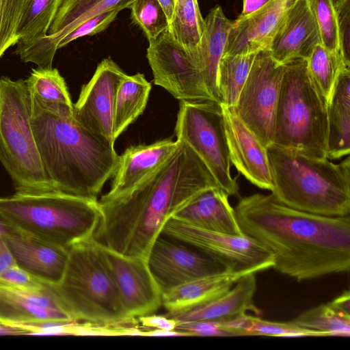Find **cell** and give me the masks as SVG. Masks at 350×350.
Returning <instances> with one entry per match:
<instances>
[{"instance_id":"6da1fadb","label":"cell","mask_w":350,"mask_h":350,"mask_svg":"<svg viewBox=\"0 0 350 350\" xmlns=\"http://www.w3.org/2000/svg\"><path fill=\"white\" fill-rule=\"evenodd\" d=\"M217 187L202 159L178 140L172 155L131 191L98 201L101 218L94 238L120 254L147 260L167 221L202 191Z\"/></svg>"},{"instance_id":"7a4b0ae2","label":"cell","mask_w":350,"mask_h":350,"mask_svg":"<svg viewBox=\"0 0 350 350\" xmlns=\"http://www.w3.org/2000/svg\"><path fill=\"white\" fill-rule=\"evenodd\" d=\"M234 209L243 233L271 252L277 271L298 282L349 271V215L304 212L272 193L239 198Z\"/></svg>"},{"instance_id":"3957f363","label":"cell","mask_w":350,"mask_h":350,"mask_svg":"<svg viewBox=\"0 0 350 350\" xmlns=\"http://www.w3.org/2000/svg\"><path fill=\"white\" fill-rule=\"evenodd\" d=\"M31 129L54 191L97 201L120 161L114 144L81 127L72 116L46 110L31 96Z\"/></svg>"},{"instance_id":"277c9868","label":"cell","mask_w":350,"mask_h":350,"mask_svg":"<svg viewBox=\"0 0 350 350\" xmlns=\"http://www.w3.org/2000/svg\"><path fill=\"white\" fill-rule=\"evenodd\" d=\"M273 196L304 212L329 217L350 213V157L340 163L293 149L267 147Z\"/></svg>"},{"instance_id":"5b68a950","label":"cell","mask_w":350,"mask_h":350,"mask_svg":"<svg viewBox=\"0 0 350 350\" xmlns=\"http://www.w3.org/2000/svg\"><path fill=\"white\" fill-rule=\"evenodd\" d=\"M0 213L15 228L66 249L94 238L101 218L98 200L57 191L0 198Z\"/></svg>"},{"instance_id":"8992f818","label":"cell","mask_w":350,"mask_h":350,"mask_svg":"<svg viewBox=\"0 0 350 350\" xmlns=\"http://www.w3.org/2000/svg\"><path fill=\"white\" fill-rule=\"evenodd\" d=\"M61 308L72 320L119 322L126 315L100 243L94 238L68 249L61 280L51 285Z\"/></svg>"},{"instance_id":"52a82bcc","label":"cell","mask_w":350,"mask_h":350,"mask_svg":"<svg viewBox=\"0 0 350 350\" xmlns=\"http://www.w3.org/2000/svg\"><path fill=\"white\" fill-rule=\"evenodd\" d=\"M283 65L273 144L310 157L327 158V101L309 74L306 59Z\"/></svg>"},{"instance_id":"ba28073f","label":"cell","mask_w":350,"mask_h":350,"mask_svg":"<svg viewBox=\"0 0 350 350\" xmlns=\"http://www.w3.org/2000/svg\"><path fill=\"white\" fill-rule=\"evenodd\" d=\"M25 80L0 78V162L16 192L54 191L44 170L31 126Z\"/></svg>"},{"instance_id":"9c48e42d","label":"cell","mask_w":350,"mask_h":350,"mask_svg":"<svg viewBox=\"0 0 350 350\" xmlns=\"http://www.w3.org/2000/svg\"><path fill=\"white\" fill-rule=\"evenodd\" d=\"M176 139L187 143L206 165L229 196L239 197L230 173L231 161L222 106L215 101H180L174 129Z\"/></svg>"},{"instance_id":"30bf717a","label":"cell","mask_w":350,"mask_h":350,"mask_svg":"<svg viewBox=\"0 0 350 350\" xmlns=\"http://www.w3.org/2000/svg\"><path fill=\"white\" fill-rule=\"evenodd\" d=\"M161 233L206 253L232 271L256 273L274 265L271 252L245 234L232 236L204 230L175 217L167 221Z\"/></svg>"},{"instance_id":"8fae6325","label":"cell","mask_w":350,"mask_h":350,"mask_svg":"<svg viewBox=\"0 0 350 350\" xmlns=\"http://www.w3.org/2000/svg\"><path fill=\"white\" fill-rule=\"evenodd\" d=\"M283 68L267 49L257 53L233 107L239 118L267 148L273 144Z\"/></svg>"},{"instance_id":"7c38bea8","label":"cell","mask_w":350,"mask_h":350,"mask_svg":"<svg viewBox=\"0 0 350 350\" xmlns=\"http://www.w3.org/2000/svg\"><path fill=\"white\" fill-rule=\"evenodd\" d=\"M146 57L154 84L179 101H215L206 88L196 53L188 52L175 41L168 28L149 42Z\"/></svg>"},{"instance_id":"4fadbf2b","label":"cell","mask_w":350,"mask_h":350,"mask_svg":"<svg viewBox=\"0 0 350 350\" xmlns=\"http://www.w3.org/2000/svg\"><path fill=\"white\" fill-rule=\"evenodd\" d=\"M147 263L162 293L227 270L206 253L162 233L152 244Z\"/></svg>"},{"instance_id":"5bb4252c","label":"cell","mask_w":350,"mask_h":350,"mask_svg":"<svg viewBox=\"0 0 350 350\" xmlns=\"http://www.w3.org/2000/svg\"><path fill=\"white\" fill-rule=\"evenodd\" d=\"M126 75L110 57L103 59L73 104L72 116L79 125L113 144L116 98Z\"/></svg>"},{"instance_id":"9a60e30c","label":"cell","mask_w":350,"mask_h":350,"mask_svg":"<svg viewBox=\"0 0 350 350\" xmlns=\"http://www.w3.org/2000/svg\"><path fill=\"white\" fill-rule=\"evenodd\" d=\"M135 0H64L46 36L28 44L18 45L15 53L25 63L52 68L59 42L86 19L114 9L129 8Z\"/></svg>"},{"instance_id":"2e32d148","label":"cell","mask_w":350,"mask_h":350,"mask_svg":"<svg viewBox=\"0 0 350 350\" xmlns=\"http://www.w3.org/2000/svg\"><path fill=\"white\" fill-rule=\"evenodd\" d=\"M101 245L126 315L138 318L157 311L162 306V292L147 260L127 257Z\"/></svg>"},{"instance_id":"e0dca14e","label":"cell","mask_w":350,"mask_h":350,"mask_svg":"<svg viewBox=\"0 0 350 350\" xmlns=\"http://www.w3.org/2000/svg\"><path fill=\"white\" fill-rule=\"evenodd\" d=\"M295 0H270L232 22L223 55L257 53L268 49Z\"/></svg>"},{"instance_id":"ac0fdd59","label":"cell","mask_w":350,"mask_h":350,"mask_svg":"<svg viewBox=\"0 0 350 350\" xmlns=\"http://www.w3.org/2000/svg\"><path fill=\"white\" fill-rule=\"evenodd\" d=\"M222 109L231 163L253 185L271 191L267 148L239 118L233 107L222 106Z\"/></svg>"},{"instance_id":"d6986e66","label":"cell","mask_w":350,"mask_h":350,"mask_svg":"<svg viewBox=\"0 0 350 350\" xmlns=\"http://www.w3.org/2000/svg\"><path fill=\"white\" fill-rule=\"evenodd\" d=\"M3 237L18 267L44 283L59 282L66 266L68 249L14 226Z\"/></svg>"},{"instance_id":"ffe728a7","label":"cell","mask_w":350,"mask_h":350,"mask_svg":"<svg viewBox=\"0 0 350 350\" xmlns=\"http://www.w3.org/2000/svg\"><path fill=\"white\" fill-rule=\"evenodd\" d=\"M321 44L319 27L307 0H295L267 49L279 64L308 59Z\"/></svg>"},{"instance_id":"44dd1931","label":"cell","mask_w":350,"mask_h":350,"mask_svg":"<svg viewBox=\"0 0 350 350\" xmlns=\"http://www.w3.org/2000/svg\"><path fill=\"white\" fill-rule=\"evenodd\" d=\"M45 320H72L51 284L31 289L0 283V323L19 326Z\"/></svg>"},{"instance_id":"7402d4cb","label":"cell","mask_w":350,"mask_h":350,"mask_svg":"<svg viewBox=\"0 0 350 350\" xmlns=\"http://www.w3.org/2000/svg\"><path fill=\"white\" fill-rule=\"evenodd\" d=\"M178 140L161 139L150 144L128 147L120 155L109 191L101 197L107 200L120 197L155 172L175 151Z\"/></svg>"},{"instance_id":"603a6c76","label":"cell","mask_w":350,"mask_h":350,"mask_svg":"<svg viewBox=\"0 0 350 350\" xmlns=\"http://www.w3.org/2000/svg\"><path fill=\"white\" fill-rule=\"evenodd\" d=\"M228 197L220 187L206 189L173 217L204 230L243 235Z\"/></svg>"},{"instance_id":"cb8c5ba5","label":"cell","mask_w":350,"mask_h":350,"mask_svg":"<svg viewBox=\"0 0 350 350\" xmlns=\"http://www.w3.org/2000/svg\"><path fill=\"white\" fill-rule=\"evenodd\" d=\"M257 284L255 273L240 278L224 294L183 312L168 317L177 323L203 320H221L251 311L256 315L261 310L255 305L254 297Z\"/></svg>"},{"instance_id":"d4e9b609","label":"cell","mask_w":350,"mask_h":350,"mask_svg":"<svg viewBox=\"0 0 350 350\" xmlns=\"http://www.w3.org/2000/svg\"><path fill=\"white\" fill-rule=\"evenodd\" d=\"M241 271H224L198 278L162 293V306L170 317L211 301L229 291L242 276Z\"/></svg>"},{"instance_id":"484cf974","label":"cell","mask_w":350,"mask_h":350,"mask_svg":"<svg viewBox=\"0 0 350 350\" xmlns=\"http://www.w3.org/2000/svg\"><path fill=\"white\" fill-rule=\"evenodd\" d=\"M220 6L212 9L204 18V29L197 51L198 64L206 88L213 100L219 103L217 72L232 25Z\"/></svg>"},{"instance_id":"4316f807","label":"cell","mask_w":350,"mask_h":350,"mask_svg":"<svg viewBox=\"0 0 350 350\" xmlns=\"http://www.w3.org/2000/svg\"><path fill=\"white\" fill-rule=\"evenodd\" d=\"M327 158L337 159L350 151V68L340 72L327 103Z\"/></svg>"},{"instance_id":"83f0119b","label":"cell","mask_w":350,"mask_h":350,"mask_svg":"<svg viewBox=\"0 0 350 350\" xmlns=\"http://www.w3.org/2000/svg\"><path fill=\"white\" fill-rule=\"evenodd\" d=\"M25 81L31 97L41 107L59 115L72 116L73 104L57 68L32 69Z\"/></svg>"},{"instance_id":"f1b7e54d","label":"cell","mask_w":350,"mask_h":350,"mask_svg":"<svg viewBox=\"0 0 350 350\" xmlns=\"http://www.w3.org/2000/svg\"><path fill=\"white\" fill-rule=\"evenodd\" d=\"M151 84L142 73L126 75L118 88L115 104L113 139H116L144 112Z\"/></svg>"},{"instance_id":"f546056e","label":"cell","mask_w":350,"mask_h":350,"mask_svg":"<svg viewBox=\"0 0 350 350\" xmlns=\"http://www.w3.org/2000/svg\"><path fill=\"white\" fill-rule=\"evenodd\" d=\"M168 29L180 45L189 53H197L204 29V19L198 0H175Z\"/></svg>"},{"instance_id":"4dcf8cb0","label":"cell","mask_w":350,"mask_h":350,"mask_svg":"<svg viewBox=\"0 0 350 350\" xmlns=\"http://www.w3.org/2000/svg\"><path fill=\"white\" fill-rule=\"evenodd\" d=\"M256 55L222 56L219 64L217 81L219 101L222 106H235Z\"/></svg>"},{"instance_id":"1f68e13d","label":"cell","mask_w":350,"mask_h":350,"mask_svg":"<svg viewBox=\"0 0 350 350\" xmlns=\"http://www.w3.org/2000/svg\"><path fill=\"white\" fill-rule=\"evenodd\" d=\"M64 0H29L20 22L16 45L32 43L46 36Z\"/></svg>"},{"instance_id":"d6a6232c","label":"cell","mask_w":350,"mask_h":350,"mask_svg":"<svg viewBox=\"0 0 350 350\" xmlns=\"http://www.w3.org/2000/svg\"><path fill=\"white\" fill-rule=\"evenodd\" d=\"M294 325L327 336H349L350 316L334 309L329 303L312 308L291 321Z\"/></svg>"},{"instance_id":"836d02e7","label":"cell","mask_w":350,"mask_h":350,"mask_svg":"<svg viewBox=\"0 0 350 350\" xmlns=\"http://www.w3.org/2000/svg\"><path fill=\"white\" fill-rule=\"evenodd\" d=\"M306 61L312 81L327 103L340 72L349 67L340 53L330 52L321 44L314 47Z\"/></svg>"},{"instance_id":"e575fe53","label":"cell","mask_w":350,"mask_h":350,"mask_svg":"<svg viewBox=\"0 0 350 350\" xmlns=\"http://www.w3.org/2000/svg\"><path fill=\"white\" fill-rule=\"evenodd\" d=\"M129 8L131 19L142 29L148 42L169 27L167 16L157 0H135Z\"/></svg>"},{"instance_id":"d590c367","label":"cell","mask_w":350,"mask_h":350,"mask_svg":"<svg viewBox=\"0 0 350 350\" xmlns=\"http://www.w3.org/2000/svg\"><path fill=\"white\" fill-rule=\"evenodd\" d=\"M307 1L319 27L321 44L330 52L341 54L333 0Z\"/></svg>"},{"instance_id":"8d00e7d4","label":"cell","mask_w":350,"mask_h":350,"mask_svg":"<svg viewBox=\"0 0 350 350\" xmlns=\"http://www.w3.org/2000/svg\"><path fill=\"white\" fill-rule=\"evenodd\" d=\"M29 0H0V58L18 42L17 31Z\"/></svg>"},{"instance_id":"74e56055","label":"cell","mask_w":350,"mask_h":350,"mask_svg":"<svg viewBox=\"0 0 350 350\" xmlns=\"http://www.w3.org/2000/svg\"><path fill=\"white\" fill-rule=\"evenodd\" d=\"M249 336H272L280 337L324 336L320 332L299 327L291 321L273 322L250 317Z\"/></svg>"},{"instance_id":"f35d334b","label":"cell","mask_w":350,"mask_h":350,"mask_svg":"<svg viewBox=\"0 0 350 350\" xmlns=\"http://www.w3.org/2000/svg\"><path fill=\"white\" fill-rule=\"evenodd\" d=\"M121 10L120 9L111 10L86 19L62 39L57 49L79 38L92 36L104 31L113 23Z\"/></svg>"},{"instance_id":"ab89813d","label":"cell","mask_w":350,"mask_h":350,"mask_svg":"<svg viewBox=\"0 0 350 350\" xmlns=\"http://www.w3.org/2000/svg\"><path fill=\"white\" fill-rule=\"evenodd\" d=\"M340 51L345 64L350 68V0H333Z\"/></svg>"},{"instance_id":"60d3db41","label":"cell","mask_w":350,"mask_h":350,"mask_svg":"<svg viewBox=\"0 0 350 350\" xmlns=\"http://www.w3.org/2000/svg\"><path fill=\"white\" fill-rule=\"evenodd\" d=\"M176 329L189 333L191 336H235L222 327L218 320H203L177 323Z\"/></svg>"},{"instance_id":"b9f144b4","label":"cell","mask_w":350,"mask_h":350,"mask_svg":"<svg viewBox=\"0 0 350 350\" xmlns=\"http://www.w3.org/2000/svg\"><path fill=\"white\" fill-rule=\"evenodd\" d=\"M0 283L14 287L31 289H40L48 284L18 266L1 273Z\"/></svg>"},{"instance_id":"7bdbcfd3","label":"cell","mask_w":350,"mask_h":350,"mask_svg":"<svg viewBox=\"0 0 350 350\" xmlns=\"http://www.w3.org/2000/svg\"><path fill=\"white\" fill-rule=\"evenodd\" d=\"M137 319L143 327L150 329L173 330L177 325L174 319L166 315L150 314L139 317Z\"/></svg>"},{"instance_id":"ee69618b","label":"cell","mask_w":350,"mask_h":350,"mask_svg":"<svg viewBox=\"0 0 350 350\" xmlns=\"http://www.w3.org/2000/svg\"><path fill=\"white\" fill-rule=\"evenodd\" d=\"M17 266L15 259L8 246L3 236L0 237V274Z\"/></svg>"},{"instance_id":"f6af8a7d","label":"cell","mask_w":350,"mask_h":350,"mask_svg":"<svg viewBox=\"0 0 350 350\" xmlns=\"http://www.w3.org/2000/svg\"><path fill=\"white\" fill-rule=\"evenodd\" d=\"M329 304L337 311L350 316V293L347 290Z\"/></svg>"},{"instance_id":"bcb514c9","label":"cell","mask_w":350,"mask_h":350,"mask_svg":"<svg viewBox=\"0 0 350 350\" xmlns=\"http://www.w3.org/2000/svg\"><path fill=\"white\" fill-rule=\"evenodd\" d=\"M29 329L21 327L0 323V336L30 335Z\"/></svg>"},{"instance_id":"7dc6e473","label":"cell","mask_w":350,"mask_h":350,"mask_svg":"<svg viewBox=\"0 0 350 350\" xmlns=\"http://www.w3.org/2000/svg\"><path fill=\"white\" fill-rule=\"evenodd\" d=\"M144 336H191V335L186 332L178 329L163 330L146 329Z\"/></svg>"},{"instance_id":"c3c4849f","label":"cell","mask_w":350,"mask_h":350,"mask_svg":"<svg viewBox=\"0 0 350 350\" xmlns=\"http://www.w3.org/2000/svg\"><path fill=\"white\" fill-rule=\"evenodd\" d=\"M270 0H243L241 16L249 14L268 3Z\"/></svg>"},{"instance_id":"681fc988","label":"cell","mask_w":350,"mask_h":350,"mask_svg":"<svg viewBox=\"0 0 350 350\" xmlns=\"http://www.w3.org/2000/svg\"><path fill=\"white\" fill-rule=\"evenodd\" d=\"M165 12L168 22L171 21L174 8L175 0H157Z\"/></svg>"},{"instance_id":"f907efd6","label":"cell","mask_w":350,"mask_h":350,"mask_svg":"<svg viewBox=\"0 0 350 350\" xmlns=\"http://www.w3.org/2000/svg\"><path fill=\"white\" fill-rule=\"evenodd\" d=\"M14 226L0 213V237L8 233Z\"/></svg>"}]
</instances>
